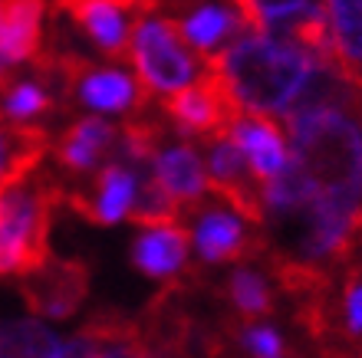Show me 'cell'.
I'll return each instance as SVG.
<instances>
[{
    "instance_id": "cell-1",
    "label": "cell",
    "mask_w": 362,
    "mask_h": 358,
    "mask_svg": "<svg viewBox=\"0 0 362 358\" xmlns=\"http://www.w3.org/2000/svg\"><path fill=\"white\" fill-rule=\"evenodd\" d=\"M286 132L290 171L303 184L306 204L362 214V99L290 112Z\"/></svg>"
},
{
    "instance_id": "cell-2",
    "label": "cell",
    "mask_w": 362,
    "mask_h": 358,
    "mask_svg": "<svg viewBox=\"0 0 362 358\" xmlns=\"http://www.w3.org/2000/svg\"><path fill=\"white\" fill-rule=\"evenodd\" d=\"M316 53L300 47L296 40L284 33H240L228 47L204 59L228 95L238 102L240 112H257L286 119V112L296 105L300 93L306 89L313 69L320 66Z\"/></svg>"
},
{
    "instance_id": "cell-3",
    "label": "cell",
    "mask_w": 362,
    "mask_h": 358,
    "mask_svg": "<svg viewBox=\"0 0 362 358\" xmlns=\"http://www.w3.org/2000/svg\"><path fill=\"white\" fill-rule=\"evenodd\" d=\"M66 204V181L43 171L0 178V276H23L49 260L53 210Z\"/></svg>"
},
{
    "instance_id": "cell-4",
    "label": "cell",
    "mask_w": 362,
    "mask_h": 358,
    "mask_svg": "<svg viewBox=\"0 0 362 358\" xmlns=\"http://www.w3.org/2000/svg\"><path fill=\"white\" fill-rule=\"evenodd\" d=\"M129 56H132V66L148 99L152 95L165 99V95L191 85L204 73V59L198 63L191 56V47L181 40L175 20L155 17V13L139 17L132 30V43H129Z\"/></svg>"
},
{
    "instance_id": "cell-5",
    "label": "cell",
    "mask_w": 362,
    "mask_h": 358,
    "mask_svg": "<svg viewBox=\"0 0 362 358\" xmlns=\"http://www.w3.org/2000/svg\"><path fill=\"white\" fill-rule=\"evenodd\" d=\"M162 109L168 112V119L175 122V129L181 135H191V138H201V142L228 135L234 115L240 112L238 102L228 95V89L221 85V79L214 76V69L208 63H204V73L191 85L165 95Z\"/></svg>"
},
{
    "instance_id": "cell-6",
    "label": "cell",
    "mask_w": 362,
    "mask_h": 358,
    "mask_svg": "<svg viewBox=\"0 0 362 358\" xmlns=\"http://www.w3.org/2000/svg\"><path fill=\"white\" fill-rule=\"evenodd\" d=\"M20 296L33 316L66 319L89 296V266L79 260H53L20 276Z\"/></svg>"
},
{
    "instance_id": "cell-7",
    "label": "cell",
    "mask_w": 362,
    "mask_h": 358,
    "mask_svg": "<svg viewBox=\"0 0 362 358\" xmlns=\"http://www.w3.org/2000/svg\"><path fill=\"white\" fill-rule=\"evenodd\" d=\"M228 138L238 145L260 188L274 181L290 161V142H286L284 129L274 122V115L238 112L228 129Z\"/></svg>"
},
{
    "instance_id": "cell-8",
    "label": "cell",
    "mask_w": 362,
    "mask_h": 358,
    "mask_svg": "<svg viewBox=\"0 0 362 358\" xmlns=\"http://www.w3.org/2000/svg\"><path fill=\"white\" fill-rule=\"evenodd\" d=\"M250 220L228 210L221 201V208H204L201 204L194 227H191V240L198 246V256L204 263H228V260H247L250 253H260L264 240L247 230Z\"/></svg>"
},
{
    "instance_id": "cell-9",
    "label": "cell",
    "mask_w": 362,
    "mask_h": 358,
    "mask_svg": "<svg viewBox=\"0 0 362 358\" xmlns=\"http://www.w3.org/2000/svg\"><path fill=\"white\" fill-rule=\"evenodd\" d=\"M148 174L158 181V188L185 210H198L208 194V165L201 151L191 142L158 145V151L148 161Z\"/></svg>"
},
{
    "instance_id": "cell-10",
    "label": "cell",
    "mask_w": 362,
    "mask_h": 358,
    "mask_svg": "<svg viewBox=\"0 0 362 358\" xmlns=\"http://www.w3.org/2000/svg\"><path fill=\"white\" fill-rule=\"evenodd\" d=\"M135 194H139V174L129 165H105L93 178L89 191H73L66 184V204L63 208L89 217L93 224H119L132 214Z\"/></svg>"
},
{
    "instance_id": "cell-11",
    "label": "cell",
    "mask_w": 362,
    "mask_h": 358,
    "mask_svg": "<svg viewBox=\"0 0 362 358\" xmlns=\"http://www.w3.org/2000/svg\"><path fill=\"white\" fill-rule=\"evenodd\" d=\"M59 10H66L73 23L95 43V49H103L105 56L125 59L129 56V43H132V7H125L122 0H57Z\"/></svg>"
},
{
    "instance_id": "cell-12",
    "label": "cell",
    "mask_w": 362,
    "mask_h": 358,
    "mask_svg": "<svg viewBox=\"0 0 362 358\" xmlns=\"http://www.w3.org/2000/svg\"><path fill=\"white\" fill-rule=\"evenodd\" d=\"M49 145H53V155L66 174H73V178L89 174L119 145V125L105 122L99 115H83L76 122H69L57 138H49Z\"/></svg>"
},
{
    "instance_id": "cell-13",
    "label": "cell",
    "mask_w": 362,
    "mask_h": 358,
    "mask_svg": "<svg viewBox=\"0 0 362 358\" xmlns=\"http://www.w3.org/2000/svg\"><path fill=\"white\" fill-rule=\"evenodd\" d=\"M47 0H0V53L10 66L43 56Z\"/></svg>"
},
{
    "instance_id": "cell-14",
    "label": "cell",
    "mask_w": 362,
    "mask_h": 358,
    "mask_svg": "<svg viewBox=\"0 0 362 358\" xmlns=\"http://www.w3.org/2000/svg\"><path fill=\"white\" fill-rule=\"evenodd\" d=\"M188 244L191 234L178 220L142 227L132 244V263L152 280H175L188 263Z\"/></svg>"
},
{
    "instance_id": "cell-15",
    "label": "cell",
    "mask_w": 362,
    "mask_h": 358,
    "mask_svg": "<svg viewBox=\"0 0 362 358\" xmlns=\"http://www.w3.org/2000/svg\"><path fill=\"white\" fill-rule=\"evenodd\" d=\"M89 335V358H158L142 326L122 316H95L83 326Z\"/></svg>"
},
{
    "instance_id": "cell-16",
    "label": "cell",
    "mask_w": 362,
    "mask_h": 358,
    "mask_svg": "<svg viewBox=\"0 0 362 358\" xmlns=\"http://www.w3.org/2000/svg\"><path fill=\"white\" fill-rule=\"evenodd\" d=\"M333 59L362 89V0H326Z\"/></svg>"
},
{
    "instance_id": "cell-17",
    "label": "cell",
    "mask_w": 362,
    "mask_h": 358,
    "mask_svg": "<svg viewBox=\"0 0 362 358\" xmlns=\"http://www.w3.org/2000/svg\"><path fill=\"white\" fill-rule=\"evenodd\" d=\"M53 85L43 76L33 79H10L0 89V112L13 125H27V129H47L43 119L53 112Z\"/></svg>"
},
{
    "instance_id": "cell-18",
    "label": "cell",
    "mask_w": 362,
    "mask_h": 358,
    "mask_svg": "<svg viewBox=\"0 0 362 358\" xmlns=\"http://www.w3.org/2000/svg\"><path fill=\"white\" fill-rule=\"evenodd\" d=\"M47 151H49L47 129L13 125L4 119V112H0V178L17 174V171L37 168Z\"/></svg>"
},
{
    "instance_id": "cell-19",
    "label": "cell",
    "mask_w": 362,
    "mask_h": 358,
    "mask_svg": "<svg viewBox=\"0 0 362 358\" xmlns=\"http://www.w3.org/2000/svg\"><path fill=\"white\" fill-rule=\"evenodd\" d=\"M0 358H63V342L40 319L0 322Z\"/></svg>"
},
{
    "instance_id": "cell-20",
    "label": "cell",
    "mask_w": 362,
    "mask_h": 358,
    "mask_svg": "<svg viewBox=\"0 0 362 358\" xmlns=\"http://www.w3.org/2000/svg\"><path fill=\"white\" fill-rule=\"evenodd\" d=\"M230 4L244 13L250 27L267 33H286L303 13L320 7V0H230Z\"/></svg>"
},
{
    "instance_id": "cell-21",
    "label": "cell",
    "mask_w": 362,
    "mask_h": 358,
    "mask_svg": "<svg viewBox=\"0 0 362 358\" xmlns=\"http://www.w3.org/2000/svg\"><path fill=\"white\" fill-rule=\"evenodd\" d=\"M224 286H228V299L240 319H260V316L274 312V292L257 270H247V266L234 270Z\"/></svg>"
},
{
    "instance_id": "cell-22",
    "label": "cell",
    "mask_w": 362,
    "mask_h": 358,
    "mask_svg": "<svg viewBox=\"0 0 362 358\" xmlns=\"http://www.w3.org/2000/svg\"><path fill=\"white\" fill-rule=\"evenodd\" d=\"M238 342L247 349L250 358H286V345L274 326H238L234 329Z\"/></svg>"
},
{
    "instance_id": "cell-23",
    "label": "cell",
    "mask_w": 362,
    "mask_h": 358,
    "mask_svg": "<svg viewBox=\"0 0 362 358\" xmlns=\"http://www.w3.org/2000/svg\"><path fill=\"white\" fill-rule=\"evenodd\" d=\"M89 335L86 332H79V335H73L69 342H63V358H89Z\"/></svg>"
}]
</instances>
